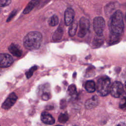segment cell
Instances as JSON below:
<instances>
[{
	"label": "cell",
	"mask_w": 126,
	"mask_h": 126,
	"mask_svg": "<svg viewBox=\"0 0 126 126\" xmlns=\"http://www.w3.org/2000/svg\"><path fill=\"white\" fill-rule=\"evenodd\" d=\"M109 28L110 33L121 35L124 31V24L122 12L117 10L111 15L110 19Z\"/></svg>",
	"instance_id": "obj_1"
},
{
	"label": "cell",
	"mask_w": 126,
	"mask_h": 126,
	"mask_svg": "<svg viewBox=\"0 0 126 126\" xmlns=\"http://www.w3.org/2000/svg\"><path fill=\"white\" fill-rule=\"evenodd\" d=\"M42 41V35L38 32H31L25 36L23 40L24 47L30 50L38 49Z\"/></svg>",
	"instance_id": "obj_2"
},
{
	"label": "cell",
	"mask_w": 126,
	"mask_h": 126,
	"mask_svg": "<svg viewBox=\"0 0 126 126\" xmlns=\"http://www.w3.org/2000/svg\"><path fill=\"white\" fill-rule=\"evenodd\" d=\"M111 88V81L109 78L107 76L100 77L96 84L97 93L101 96H106L110 93Z\"/></svg>",
	"instance_id": "obj_3"
},
{
	"label": "cell",
	"mask_w": 126,
	"mask_h": 126,
	"mask_svg": "<svg viewBox=\"0 0 126 126\" xmlns=\"http://www.w3.org/2000/svg\"><path fill=\"white\" fill-rule=\"evenodd\" d=\"M105 26V21L102 17H96L94 18L93 21V27L94 30L97 36H103Z\"/></svg>",
	"instance_id": "obj_4"
},
{
	"label": "cell",
	"mask_w": 126,
	"mask_h": 126,
	"mask_svg": "<svg viewBox=\"0 0 126 126\" xmlns=\"http://www.w3.org/2000/svg\"><path fill=\"white\" fill-rule=\"evenodd\" d=\"M90 26L89 20L85 17L80 18L79 21V30L78 36L80 37H83L86 34Z\"/></svg>",
	"instance_id": "obj_5"
},
{
	"label": "cell",
	"mask_w": 126,
	"mask_h": 126,
	"mask_svg": "<svg viewBox=\"0 0 126 126\" xmlns=\"http://www.w3.org/2000/svg\"><path fill=\"white\" fill-rule=\"evenodd\" d=\"M110 92L113 97L116 98L120 97L124 93L123 85L120 82L115 81L111 86Z\"/></svg>",
	"instance_id": "obj_6"
},
{
	"label": "cell",
	"mask_w": 126,
	"mask_h": 126,
	"mask_svg": "<svg viewBox=\"0 0 126 126\" xmlns=\"http://www.w3.org/2000/svg\"><path fill=\"white\" fill-rule=\"evenodd\" d=\"M13 63V58L8 54H0V67L5 68L10 66Z\"/></svg>",
	"instance_id": "obj_7"
},
{
	"label": "cell",
	"mask_w": 126,
	"mask_h": 126,
	"mask_svg": "<svg viewBox=\"0 0 126 126\" xmlns=\"http://www.w3.org/2000/svg\"><path fill=\"white\" fill-rule=\"evenodd\" d=\"M17 99V96L16 94L14 93H11L2 104L1 107L4 109L10 108L15 104Z\"/></svg>",
	"instance_id": "obj_8"
},
{
	"label": "cell",
	"mask_w": 126,
	"mask_h": 126,
	"mask_svg": "<svg viewBox=\"0 0 126 126\" xmlns=\"http://www.w3.org/2000/svg\"><path fill=\"white\" fill-rule=\"evenodd\" d=\"M75 16L74 10L71 8H67L64 12V23L66 26H69L73 21Z\"/></svg>",
	"instance_id": "obj_9"
},
{
	"label": "cell",
	"mask_w": 126,
	"mask_h": 126,
	"mask_svg": "<svg viewBox=\"0 0 126 126\" xmlns=\"http://www.w3.org/2000/svg\"><path fill=\"white\" fill-rule=\"evenodd\" d=\"M41 120L44 124L49 125L54 124L55 122V120L52 116L46 112L42 113L41 115Z\"/></svg>",
	"instance_id": "obj_10"
},
{
	"label": "cell",
	"mask_w": 126,
	"mask_h": 126,
	"mask_svg": "<svg viewBox=\"0 0 126 126\" xmlns=\"http://www.w3.org/2000/svg\"><path fill=\"white\" fill-rule=\"evenodd\" d=\"M98 103V98L97 96L94 95L91 98L86 100L85 106L88 109H91L95 107Z\"/></svg>",
	"instance_id": "obj_11"
},
{
	"label": "cell",
	"mask_w": 126,
	"mask_h": 126,
	"mask_svg": "<svg viewBox=\"0 0 126 126\" xmlns=\"http://www.w3.org/2000/svg\"><path fill=\"white\" fill-rule=\"evenodd\" d=\"M9 51L14 56L20 57L22 54V51L19 46L15 44L12 43L8 47Z\"/></svg>",
	"instance_id": "obj_12"
},
{
	"label": "cell",
	"mask_w": 126,
	"mask_h": 126,
	"mask_svg": "<svg viewBox=\"0 0 126 126\" xmlns=\"http://www.w3.org/2000/svg\"><path fill=\"white\" fill-rule=\"evenodd\" d=\"M41 0H31L27 4L23 11V13L25 14L30 13L33 8L38 5Z\"/></svg>",
	"instance_id": "obj_13"
},
{
	"label": "cell",
	"mask_w": 126,
	"mask_h": 126,
	"mask_svg": "<svg viewBox=\"0 0 126 126\" xmlns=\"http://www.w3.org/2000/svg\"><path fill=\"white\" fill-rule=\"evenodd\" d=\"M85 89L89 93H93L95 90V84L94 81L89 80L85 84Z\"/></svg>",
	"instance_id": "obj_14"
},
{
	"label": "cell",
	"mask_w": 126,
	"mask_h": 126,
	"mask_svg": "<svg viewBox=\"0 0 126 126\" xmlns=\"http://www.w3.org/2000/svg\"><path fill=\"white\" fill-rule=\"evenodd\" d=\"M63 30L61 28L59 27L53 33V35L52 36L53 39L54 41H58L60 40L63 35Z\"/></svg>",
	"instance_id": "obj_15"
},
{
	"label": "cell",
	"mask_w": 126,
	"mask_h": 126,
	"mask_svg": "<svg viewBox=\"0 0 126 126\" xmlns=\"http://www.w3.org/2000/svg\"><path fill=\"white\" fill-rule=\"evenodd\" d=\"M70 25V27H69V29L68 30V34L70 36H73L76 33V32L77 29L78 24L77 22L73 21L72 23Z\"/></svg>",
	"instance_id": "obj_16"
},
{
	"label": "cell",
	"mask_w": 126,
	"mask_h": 126,
	"mask_svg": "<svg viewBox=\"0 0 126 126\" xmlns=\"http://www.w3.org/2000/svg\"><path fill=\"white\" fill-rule=\"evenodd\" d=\"M102 37V36H99L97 35L94 38L93 41V45H94V46L95 47H98L100 46L102 44H103L104 40Z\"/></svg>",
	"instance_id": "obj_17"
},
{
	"label": "cell",
	"mask_w": 126,
	"mask_h": 126,
	"mask_svg": "<svg viewBox=\"0 0 126 126\" xmlns=\"http://www.w3.org/2000/svg\"><path fill=\"white\" fill-rule=\"evenodd\" d=\"M120 36L121 35H117V34H115L111 33L109 36V44H113L118 42L120 39Z\"/></svg>",
	"instance_id": "obj_18"
},
{
	"label": "cell",
	"mask_w": 126,
	"mask_h": 126,
	"mask_svg": "<svg viewBox=\"0 0 126 126\" xmlns=\"http://www.w3.org/2000/svg\"><path fill=\"white\" fill-rule=\"evenodd\" d=\"M115 4L114 2L109 3L107 5H106L105 7V13L107 14H110L115 9Z\"/></svg>",
	"instance_id": "obj_19"
},
{
	"label": "cell",
	"mask_w": 126,
	"mask_h": 126,
	"mask_svg": "<svg viewBox=\"0 0 126 126\" xmlns=\"http://www.w3.org/2000/svg\"><path fill=\"white\" fill-rule=\"evenodd\" d=\"M68 115L66 113H61L59 116L58 120L61 123H64L68 121Z\"/></svg>",
	"instance_id": "obj_20"
},
{
	"label": "cell",
	"mask_w": 126,
	"mask_h": 126,
	"mask_svg": "<svg viewBox=\"0 0 126 126\" xmlns=\"http://www.w3.org/2000/svg\"><path fill=\"white\" fill-rule=\"evenodd\" d=\"M59 23V19L57 16L56 15H53L50 20L49 22V25L50 26L54 27L57 25Z\"/></svg>",
	"instance_id": "obj_21"
},
{
	"label": "cell",
	"mask_w": 126,
	"mask_h": 126,
	"mask_svg": "<svg viewBox=\"0 0 126 126\" xmlns=\"http://www.w3.org/2000/svg\"><path fill=\"white\" fill-rule=\"evenodd\" d=\"M37 68V66L36 65H34L33 66H32V67H31L26 73V75L27 78H30L31 77H32V76L33 74V72L36 70Z\"/></svg>",
	"instance_id": "obj_22"
},
{
	"label": "cell",
	"mask_w": 126,
	"mask_h": 126,
	"mask_svg": "<svg viewBox=\"0 0 126 126\" xmlns=\"http://www.w3.org/2000/svg\"><path fill=\"white\" fill-rule=\"evenodd\" d=\"M68 93L70 95L75 94L76 93V86L73 84L70 85L68 88Z\"/></svg>",
	"instance_id": "obj_23"
},
{
	"label": "cell",
	"mask_w": 126,
	"mask_h": 126,
	"mask_svg": "<svg viewBox=\"0 0 126 126\" xmlns=\"http://www.w3.org/2000/svg\"><path fill=\"white\" fill-rule=\"evenodd\" d=\"M11 0H0V7L7 6L11 3Z\"/></svg>",
	"instance_id": "obj_24"
},
{
	"label": "cell",
	"mask_w": 126,
	"mask_h": 126,
	"mask_svg": "<svg viewBox=\"0 0 126 126\" xmlns=\"http://www.w3.org/2000/svg\"><path fill=\"white\" fill-rule=\"evenodd\" d=\"M50 97V94L48 93L47 92H44L42 93V95H41V98L42 100L44 101L48 100Z\"/></svg>",
	"instance_id": "obj_25"
},
{
	"label": "cell",
	"mask_w": 126,
	"mask_h": 126,
	"mask_svg": "<svg viewBox=\"0 0 126 126\" xmlns=\"http://www.w3.org/2000/svg\"><path fill=\"white\" fill-rule=\"evenodd\" d=\"M16 13H17V10H14L12 11V12H11V13H10V14L9 15V17H8V18H7V22L10 21L14 17V16L16 15Z\"/></svg>",
	"instance_id": "obj_26"
},
{
	"label": "cell",
	"mask_w": 126,
	"mask_h": 126,
	"mask_svg": "<svg viewBox=\"0 0 126 126\" xmlns=\"http://www.w3.org/2000/svg\"><path fill=\"white\" fill-rule=\"evenodd\" d=\"M120 107L121 109L125 108L126 107V98L125 97H124V98L121 100L120 103Z\"/></svg>",
	"instance_id": "obj_27"
},
{
	"label": "cell",
	"mask_w": 126,
	"mask_h": 126,
	"mask_svg": "<svg viewBox=\"0 0 126 126\" xmlns=\"http://www.w3.org/2000/svg\"><path fill=\"white\" fill-rule=\"evenodd\" d=\"M117 126H126V124L125 123H121L119 124Z\"/></svg>",
	"instance_id": "obj_28"
},
{
	"label": "cell",
	"mask_w": 126,
	"mask_h": 126,
	"mask_svg": "<svg viewBox=\"0 0 126 126\" xmlns=\"http://www.w3.org/2000/svg\"><path fill=\"white\" fill-rule=\"evenodd\" d=\"M56 126H61V125H57Z\"/></svg>",
	"instance_id": "obj_29"
},
{
	"label": "cell",
	"mask_w": 126,
	"mask_h": 126,
	"mask_svg": "<svg viewBox=\"0 0 126 126\" xmlns=\"http://www.w3.org/2000/svg\"></svg>",
	"instance_id": "obj_30"
}]
</instances>
